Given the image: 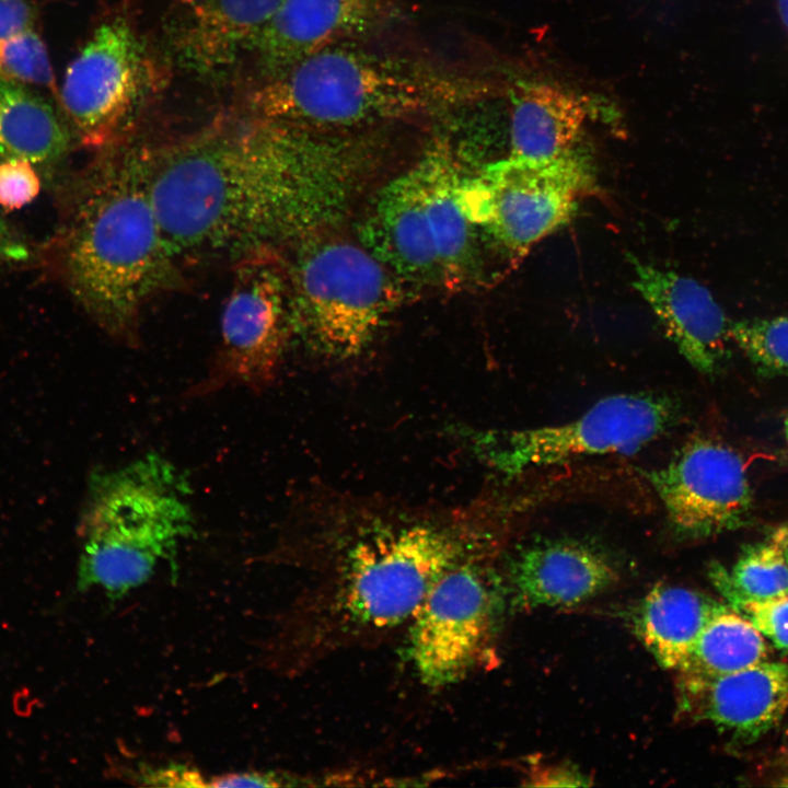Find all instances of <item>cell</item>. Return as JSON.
Listing matches in <instances>:
<instances>
[{
    "mask_svg": "<svg viewBox=\"0 0 788 788\" xmlns=\"http://www.w3.org/2000/svg\"><path fill=\"white\" fill-rule=\"evenodd\" d=\"M491 613L477 566L460 563L437 580L410 619V657L422 683L441 687L464 677L483 650Z\"/></svg>",
    "mask_w": 788,
    "mask_h": 788,
    "instance_id": "cell-13",
    "label": "cell"
},
{
    "mask_svg": "<svg viewBox=\"0 0 788 788\" xmlns=\"http://www.w3.org/2000/svg\"><path fill=\"white\" fill-rule=\"evenodd\" d=\"M720 605L684 587L658 586L639 606L636 630L658 663L677 672L684 667L702 629Z\"/></svg>",
    "mask_w": 788,
    "mask_h": 788,
    "instance_id": "cell-20",
    "label": "cell"
},
{
    "mask_svg": "<svg viewBox=\"0 0 788 788\" xmlns=\"http://www.w3.org/2000/svg\"><path fill=\"white\" fill-rule=\"evenodd\" d=\"M617 578L605 555L570 540L533 544L511 566L514 602L522 609L578 605L606 590Z\"/></svg>",
    "mask_w": 788,
    "mask_h": 788,
    "instance_id": "cell-18",
    "label": "cell"
},
{
    "mask_svg": "<svg viewBox=\"0 0 788 788\" xmlns=\"http://www.w3.org/2000/svg\"><path fill=\"white\" fill-rule=\"evenodd\" d=\"M769 540L783 551L788 560V521L779 525Z\"/></svg>",
    "mask_w": 788,
    "mask_h": 788,
    "instance_id": "cell-32",
    "label": "cell"
},
{
    "mask_svg": "<svg viewBox=\"0 0 788 788\" xmlns=\"http://www.w3.org/2000/svg\"><path fill=\"white\" fill-rule=\"evenodd\" d=\"M729 336L762 372L788 374V316L738 321Z\"/></svg>",
    "mask_w": 788,
    "mask_h": 788,
    "instance_id": "cell-24",
    "label": "cell"
},
{
    "mask_svg": "<svg viewBox=\"0 0 788 788\" xmlns=\"http://www.w3.org/2000/svg\"><path fill=\"white\" fill-rule=\"evenodd\" d=\"M679 414L668 395L618 393L567 422L486 432L480 447L491 466L518 475L584 456L634 454L673 427Z\"/></svg>",
    "mask_w": 788,
    "mask_h": 788,
    "instance_id": "cell-11",
    "label": "cell"
},
{
    "mask_svg": "<svg viewBox=\"0 0 788 788\" xmlns=\"http://www.w3.org/2000/svg\"><path fill=\"white\" fill-rule=\"evenodd\" d=\"M765 638L739 612L721 604L702 629L684 664L677 671L722 675L767 659Z\"/></svg>",
    "mask_w": 788,
    "mask_h": 788,
    "instance_id": "cell-22",
    "label": "cell"
},
{
    "mask_svg": "<svg viewBox=\"0 0 788 788\" xmlns=\"http://www.w3.org/2000/svg\"><path fill=\"white\" fill-rule=\"evenodd\" d=\"M160 84L157 61L121 10L97 25L70 62L60 99L81 142L101 152L130 140Z\"/></svg>",
    "mask_w": 788,
    "mask_h": 788,
    "instance_id": "cell-9",
    "label": "cell"
},
{
    "mask_svg": "<svg viewBox=\"0 0 788 788\" xmlns=\"http://www.w3.org/2000/svg\"><path fill=\"white\" fill-rule=\"evenodd\" d=\"M97 153L60 236L61 270L93 321L137 348L144 308L183 278L153 207L144 147L129 140Z\"/></svg>",
    "mask_w": 788,
    "mask_h": 788,
    "instance_id": "cell-2",
    "label": "cell"
},
{
    "mask_svg": "<svg viewBox=\"0 0 788 788\" xmlns=\"http://www.w3.org/2000/svg\"><path fill=\"white\" fill-rule=\"evenodd\" d=\"M508 157L545 160L573 150L587 119L586 103L557 84L506 83Z\"/></svg>",
    "mask_w": 788,
    "mask_h": 788,
    "instance_id": "cell-19",
    "label": "cell"
},
{
    "mask_svg": "<svg viewBox=\"0 0 788 788\" xmlns=\"http://www.w3.org/2000/svg\"><path fill=\"white\" fill-rule=\"evenodd\" d=\"M190 490L157 453L93 472L79 523L78 587L116 599L146 582L161 560L173 563L179 542L194 533Z\"/></svg>",
    "mask_w": 788,
    "mask_h": 788,
    "instance_id": "cell-4",
    "label": "cell"
},
{
    "mask_svg": "<svg viewBox=\"0 0 788 788\" xmlns=\"http://www.w3.org/2000/svg\"><path fill=\"white\" fill-rule=\"evenodd\" d=\"M390 12L387 0H282L253 50L268 79L325 47L368 35Z\"/></svg>",
    "mask_w": 788,
    "mask_h": 788,
    "instance_id": "cell-16",
    "label": "cell"
},
{
    "mask_svg": "<svg viewBox=\"0 0 788 788\" xmlns=\"http://www.w3.org/2000/svg\"><path fill=\"white\" fill-rule=\"evenodd\" d=\"M774 647L788 650V594L733 606Z\"/></svg>",
    "mask_w": 788,
    "mask_h": 788,
    "instance_id": "cell-26",
    "label": "cell"
},
{
    "mask_svg": "<svg viewBox=\"0 0 788 788\" xmlns=\"http://www.w3.org/2000/svg\"><path fill=\"white\" fill-rule=\"evenodd\" d=\"M282 0H174L165 37L175 61L198 76L217 74L255 44Z\"/></svg>",
    "mask_w": 788,
    "mask_h": 788,
    "instance_id": "cell-15",
    "label": "cell"
},
{
    "mask_svg": "<svg viewBox=\"0 0 788 788\" xmlns=\"http://www.w3.org/2000/svg\"><path fill=\"white\" fill-rule=\"evenodd\" d=\"M355 42L325 47L265 79L248 96V113L302 129L346 132L475 102L494 84Z\"/></svg>",
    "mask_w": 788,
    "mask_h": 788,
    "instance_id": "cell-3",
    "label": "cell"
},
{
    "mask_svg": "<svg viewBox=\"0 0 788 788\" xmlns=\"http://www.w3.org/2000/svg\"><path fill=\"white\" fill-rule=\"evenodd\" d=\"M296 244L287 263L291 332L322 355H360L401 300L397 279L363 245L324 231Z\"/></svg>",
    "mask_w": 788,
    "mask_h": 788,
    "instance_id": "cell-7",
    "label": "cell"
},
{
    "mask_svg": "<svg viewBox=\"0 0 788 788\" xmlns=\"http://www.w3.org/2000/svg\"><path fill=\"white\" fill-rule=\"evenodd\" d=\"M26 251L12 235L9 227L0 217V266L11 260L24 258Z\"/></svg>",
    "mask_w": 788,
    "mask_h": 788,
    "instance_id": "cell-31",
    "label": "cell"
},
{
    "mask_svg": "<svg viewBox=\"0 0 788 788\" xmlns=\"http://www.w3.org/2000/svg\"><path fill=\"white\" fill-rule=\"evenodd\" d=\"M780 21L788 35V0H775Z\"/></svg>",
    "mask_w": 788,
    "mask_h": 788,
    "instance_id": "cell-33",
    "label": "cell"
},
{
    "mask_svg": "<svg viewBox=\"0 0 788 788\" xmlns=\"http://www.w3.org/2000/svg\"><path fill=\"white\" fill-rule=\"evenodd\" d=\"M70 144L68 126L47 100L26 85L0 80V161L51 164Z\"/></svg>",
    "mask_w": 788,
    "mask_h": 788,
    "instance_id": "cell-21",
    "label": "cell"
},
{
    "mask_svg": "<svg viewBox=\"0 0 788 788\" xmlns=\"http://www.w3.org/2000/svg\"><path fill=\"white\" fill-rule=\"evenodd\" d=\"M710 577L729 606L788 594V560L770 540L748 546L730 569L714 566Z\"/></svg>",
    "mask_w": 788,
    "mask_h": 788,
    "instance_id": "cell-23",
    "label": "cell"
},
{
    "mask_svg": "<svg viewBox=\"0 0 788 788\" xmlns=\"http://www.w3.org/2000/svg\"><path fill=\"white\" fill-rule=\"evenodd\" d=\"M461 173L443 139L376 194L359 235L397 280L456 292L480 274L477 230L457 200Z\"/></svg>",
    "mask_w": 788,
    "mask_h": 788,
    "instance_id": "cell-5",
    "label": "cell"
},
{
    "mask_svg": "<svg viewBox=\"0 0 788 788\" xmlns=\"http://www.w3.org/2000/svg\"><path fill=\"white\" fill-rule=\"evenodd\" d=\"M345 134L247 113L144 146L150 195L174 257L233 263L324 231L349 208L370 163L367 143Z\"/></svg>",
    "mask_w": 788,
    "mask_h": 788,
    "instance_id": "cell-1",
    "label": "cell"
},
{
    "mask_svg": "<svg viewBox=\"0 0 788 788\" xmlns=\"http://www.w3.org/2000/svg\"><path fill=\"white\" fill-rule=\"evenodd\" d=\"M289 332V277L280 251L259 250L234 260L219 347L207 374L186 396L204 397L228 386L265 391L277 378Z\"/></svg>",
    "mask_w": 788,
    "mask_h": 788,
    "instance_id": "cell-10",
    "label": "cell"
},
{
    "mask_svg": "<svg viewBox=\"0 0 788 788\" xmlns=\"http://www.w3.org/2000/svg\"><path fill=\"white\" fill-rule=\"evenodd\" d=\"M785 436H786V440H787V443H788V415H787L786 420H785Z\"/></svg>",
    "mask_w": 788,
    "mask_h": 788,
    "instance_id": "cell-34",
    "label": "cell"
},
{
    "mask_svg": "<svg viewBox=\"0 0 788 788\" xmlns=\"http://www.w3.org/2000/svg\"><path fill=\"white\" fill-rule=\"evenodd\" d=\"M631 260L633 286L669 339L694 369L715 373L727 354L730 324L710 291L691 277Z\"/></svg>",
    "mask_w": 788,
    "mask_h": 788,
    "instance_id": "cell-17",
    "label": "cell"
},
{
    "mask_svg": "<svg viewBox=\"0 0 788 788\" xmlns=\"http://www.w3.org/2000/svg\"><path fill=\"white\" fill-rule=\"evenodd\" d=\"M0 80L54 88L48 53L34 27L0 40Z\"/></svg>",
    "mask_w": 788,
    "mask_h": 788,
    "instance_id": "cell-25",
    "label": "cell"
},
{
    "mask_svg": "<svg viewBox=\"0 0 788 788\" xmlns=\"http://www.w3.org/2000/svg\"><path fill=\"white\" fill-rule=\"evenodd\" d=\"M646 476L669 524L685 538L734 530L744 523L752 508L743 459L716 440H691L667 465Z\"/></svg>",
    "mask_w": 788,
    "mask_h": 788,
    "instance_id": "cell-12",
    "label": "cell"
},
{
    "mask_svg": "<svg viewBox=\"0 0 788 788\" xmlns=\"http://www.w3.org/2000/svg\"><path fill=\"white\" fill-rule=\"evenodd\" d=\"M281 785V778L270 773L259 772L225 774L208 783V786L211 787H277Z\"/></svg>",
    "mask_w": 788,
    "mask_h": 788,
    "instance_id": "cell-30",
    "label": "cell"
},
{
    "mask_svg": "<svg viewBox=\"0 0 788 788\" xmlns=\"http://www.w3.org/2000/svg\"><path fill=\"white\" fill-rule=\"evenodd\" d=\"M531 786H586L587 778L566 766L533 767L528 777Z\"/></svg>",
    "mask_w": 788,
    "mask_h": 788,
    "instance_id": "cell-29",
    "label": "cell"
},
{
    "mask_svg": "<svg viewBox=\"0 0 788 788\" xmlns=\"http://www.w3.org/2000/svg\"><path fill=\"white\" fill-rule=\"evenodd\" d=\"M679 714L754 741L788 711V662L768 659L722 675L679 672Z\"/></svg>",
    "mask_w": 788,
    "mask_h": 788,
    "instance_id": "cell-14",
    "label": "cell"
},
{
    "mask_svg": "<svg viewBox=\"0 0 788 788\" xmlns=\"http://www.w3.org/2000/svg\"><path fill=\"white\" fill-rule=\"evenodd\" d=\"M35 10L26 0H0V40L33 28Z\"/></svg>",
    "mask_w": 788,
    "mask_h": 788,
    "instance_id": "cell-28",
    "label": "cell"
},
{
    "mask_svg": "<svg viewBox=\"0 0 788 788\" xmlns=\"http://www.w3.org/2000/svg\"><path fill=\"white\" fill-rule=\"evenodd\" d=\"M34 164L22 159L0 161V206L18 210L32 202L40 190Z\"/></svg>",
    "mask_w": 788,
    "mask_h": 788,
    "instance_id": "cell-27",
    "label": "cell"
},
{
    "mask_svg": "<svg viewBox=\"0 0 788 788\" xmlns=\"http://www.w3.org/2000/svg\"><path fill=\"white\" fill-rule=\"evenodd\" d=\"M590 185L587 160L575 150L545 160L507 157L461 176L457 200L475 228L517 260L570 219Z\"/></svg>",
    "mask_w": 788,
    "mask_h": 788,
    "instance_id": "cell-8",
    "label": "cell"
},
{
    "mask_svg": "<svg viewBox=\"0 0 788 788\" xmlns=\"http://www.w3.org/2000/svg\"><path fill=\"white\" fill-rule=\"evenodd\" d=\"M338 566L335 605L359 627L389 629L410 621L437 580L461 563L471 514L452 520L364 509Z\"/></svg>",
    "mask_w": 788,
    "mask_h": 788,
    "instance_id": "cell-6",
    "label": "cell"
}]
</instances>
